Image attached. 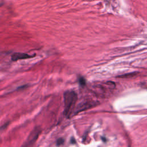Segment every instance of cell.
Returning <instances> with one entry per match:
<instances>
[{
  "mask_svg": "<svg viewBox=\"0 0 147 147\" xmlns=\"http://www.w3.org/2000/svg\"><path fill=\"white\" fill-rule=\"evenodd\" d=\"M99 104V102L97 100L87 99L80 102L77 106L75 107V109L74 111V114L76 115L77 114L93 108L95 106H97Z\"/></svg>",
  "mask_w": 147,
  "mask_h": 147,
  "instance_id": "3957f363",
  "label": "cell"
},
{
  "mask_svg": "<svg viewBox=\"0 0 147 147\" xmlns=\"http://www.w3.org/2000/svg\"><path fill=\"white\" fill-rule=\"evenodd\" d=\"M71 143H72V144H73V143H75V141L74 138H73V137H72V138H71Z\"/></svg>",
  "mask_w": 147,
  "mask_h": 147,
  "instance_id": "ba28073f",
  "label": "cell"
},
{
  "mask_svg": "<svg viewBox=\"0 0 147 147\" xmlns=\"http://www.w3.org/2000/svg\"><path fill=\"white\" fill-rule=\"evenodd\" d=\"M35 56H32L30 55H28L27 53H21V52H16L12 54L11 56V59L12 61H17L18 60H21V59H29V58H32Z\"/></svg>",
  "mask_w": 147,
  "mask_h": 147,
  "instance_id": "5b68a950",
  "label": "cell"
},
{
  "mask_svg": "<svg viewBox=\"0 0 147 147\" xmlns=\"http://www.w3.org/2000/svg\"><path fill=\"white\" fill-rule=\"evenodd\" d=\"M115 87V84L114 82H107L94 85L92 91L96 95L100 98H106L110 95Z\"/></svg>",
  "mask_w": 147,
  "mask_h": 147,
  "instance_id": "7a4b0ae2",
  "label": "cell"
},
{
  "mask_svg": "<svg viewBox=\"0 0 147 147\" xmlns=\"http://www.w3.org/2000/svg\"><path fill=\"white\" fill-rule=\"evenodd\" d=\"M77 100L78 95L74 91L68 90L64 93V115L66 118H69L71 117Z\"/></svg>",
  "mask_w": 147,
  "mask_h": 147,
  "instance_id": "6da1fadb",
  "label": "cell"
},
{
  "mask_svg": "<svg viewBox=\"0 0 147 147\" xmlns=\"http://www.w3.org/2000/svg\"><path fill=\"white\" fill-rule=\"evenodd\" d=\"M41 129L39 127H35L29 134L24 146H28L33 145L35 143L36 140H37V138L41 133Z\"/></svg>",
  "mask_w": 147,
  "mask_h": 147,
  "instance_id": "277c9868",
  "label": "cell"
},
{
  "mask_svg": "<svg viewBox=\"0 0 147 147\" xmlns=\"http://www.w3.org/2000/svg\"><path fill=\"white\" fill-rule=\"evenodd\" d=\"M78 81H79V83L81 86H84V85L86 84V80H85L84 78H83V77H80V78H79Z\"/></svg>",
  "mask_w": 147,
  "mask_h": 147,
  "instance_id": "8992f818",
  "label": "cell"
},
{
  "mask_svg": "<svg viewBox=\"0 0 147 147\" xmlns=\"http://www.w3.org/2000/svg\"><path fill=\"white\" fill-rule=\"evenodd\" d=\"M64 140L63 138H59L57 141H56V144L57 145H62L64 144Z\"/></svg>",
  "mask_w": 147,
  "mask_h": 147,
  "instance_id": "52a82bcc",
  "label": "cell"
}]
</instances>
